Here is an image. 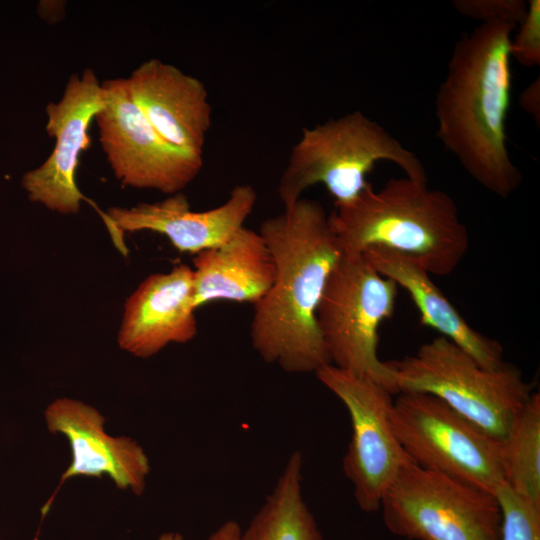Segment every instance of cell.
I'll use <instances>...</instances> for the list:
<instances>
[{
    "instance_id": "6da1fadb",
    "label": "cell",
    "mask_w": 540,
    "mask_h": 540,
    "mask_svg": "<svg viewBox=\"0 0 540 540\" xmlns=\"http://www.w3.org/2000/svg\"><path fill=\"white\" fill-rule=\"evenodd\" d=\"M258 232L273 256L276 275L253 304L252 346L265 362L288 373H316L331 364L316 310L343 254L329 215L320 202L300 198L262 221Z\"/></svg>"
},
{
    "instance_id": "7a4b0ae2",
    "label": "cell",
    "mask_w": 540,
    "mask_h": 540,
    "mask_svg": "<svg viewBox=\"0 0 540 540\" xmlns=\"http://www.w3.org/2000/svg\"><path fill=\"white\" fill-rule=\"evenodd\" d=\"M517 25L481 23L455 43L435 100L437 137L482 187L509 197L522 173L507 149L510 40Z\"/></svg>"
},
{
    "instance_id": "3957f363",
    "label": "cell",
    "mask_w": 540,
    "mask_h": 540,
    "mask_svg": "<svg viewBox=\"0 0 540 540\" xmlns=\"http://www.w3.org/2000/svg\"><path fill=\"white\" fill-rule=\"evenodd\" d=\"M335 207L329 218L343 253L381 247L410 258L429 274L445 276L469 248L456 203L427 182L392 178L377 191L368 182L355 199Z\"/></svg>"
},
{
    "instance_id": "277c9868",
    "label": "cell",
    "mask_w": 540,
    "mask_h": 540,
    "mask_svg": "<svg viewBox=\"0 0 540 540\" xmlns=\"http://www.w3.org/2000/svg\"><path fill=\"white\" fill-rule=\"evenodd\" d=\"M379 161L399 166L406 177L427 182L420 159L361 111H353L312 128H304L293 146L277 193L284 208L321 183L335 206L355 199L367 185L366 175Z\"/></svg>"
},
{
    "instance_id": "5b68a950",
    "label": "cell",
    "mask_w": 540,
    "mask_h": 540,
    "mask_svg": "<svg viewBox=\"0 0 540 540\" xmlns=\"http://www.w3.org/2000/svg\"><path fill=\"white\" fill-rule=\"evenodd\" d=\"M393 365L398 393L433 395L501 442L534 392L518 367H483L440 335Z\"/></svg>"
},
{
    "instance_id": "8992f818",
    "label": "cell",
    "mask_w": 540,
    "mask_h": 540,
    "mask_svg": "<svg viewBox=\"0 0 540 540\" xmlns=\"http://www.w3.org/2000/svg\"><path fill=\"white\" fill-rule=\"evenodd\" d=\"M397 284L360 253H343L329 275L316 321L331 364L398 393L393 361L378 355L379 327L395 308Z\"/></svg>"
},
{
    "instance_id": "52a82bcc",
    "label": "cell",
    "mask_w": 540,
    "mask_h": 540,
    "mask_svg": "<svg viewBox=\"0 0 540 540\" xmlns=\"http://www.w3.org/2000/svg\"><path fill=\"white\" fill-rule=\"evenodd\" d=\"M392 534L409 540H498L501 511L496 495L411 460L381 500Z\"/></svg>"
},
{
    "instance_id": "ba28073f",
    "label": "cell",
    "mask_w": 540,
    "mask_h": 540,
    "mask_svg": "<svg viewBox=\"0 0 540 540\" xmlns=\"http://www.w3.org/2000/svg\"><path fill=\"white\" fill-rule=\"evenodd\" d=\"M398 394L391 425L410 460L495 494L504 483L502 442L433 395Z\"/></svg>"
},
{
    "instance_id": "9c48e42d",
    "label": "cell",
    "mask_w": 540,
    "mask_h": 540,
    "mask_svg": "<svg viewBox=\"0 0 540 540\" xmlns=\"http://www.w3.org/2000/svg\"><path fill=\"white\" fill-rule=\"evenodd\" d=\"M315 375L349 413L352 436L342 467L353 485L356 503L364 512L379 511L386 490L410 461L391 425L393 394L371 379L332 364Z\"/></svg>"
},
{
    "instance_id": "30bf717a",
    "label": "cell",
    "mask_w": 540,
    "mask_h": 540,
    "mask_svg": "<svg viewBox=\"0 0 540 540\" xmlns=\"http://www.w3.org/2000/svg\"><path fill=\"white\" fill-rule=\"evenodd\" d=\"M102 88L105 100L94 121L116 179L132 188L181 192L199 174L203 157L183 153L160 137L134 102L126 78L104 80Z\"/></svg>"
},
{
    "instance_id": "8fae6325",
    "label": "cell",
    "mask_w": 540,
    "mask_h": 540,
    "mask_svg": "<svg viewBox=\"0 0 540 540\" xmlns=\"http://www.w3.org/2000/svg\"><path fill=\"white\" fill-rule=\"evenodd\" d=\"M104 91L92 68L72 74L57 102L47 104L46 131L55 145L48 158L26 172L22 186L32 202L60 214H77L87 199L76 183L80 154L90 146V123L104 104Z\"/></svg>"
},
{
    "instance_id": "7c38bea8",
    "label": "cell",
    "mask_w": 540,
    "mask_h": 540,
    "mask_svg": "<svg viewBox=\"0 0 540 540\" xmlns=\"http://www.w3.org/2000/svg\"><path fill=\"white\" fill-rule=\"evenodd\" d=\"M257 201L253 186H235L221 205L193 211L182 193L131 208L111 207L100 214L111 238L124 232L148 230L168 238L180 253L198 254L226 242L252 213Z\"/></svg>"
},
{
    "instance_id": "4fadbf2b",
    "label": "cell",
    "mask_w": 540,
    "mask_h": 540,
    "mask_svg": "<svg viewBox=\"0 0 540 540\" xmlns=\"http://www.w3.org/2000/svg\"><path fill=\"white\" fill-rule=\"evenodd\" d=\"M131 96L160 137L203 157L212 108L205 84L175 65L151 58L126 78Z\"/></svg>"
},
{
    "instance_id": "5bb4252c",
    "label": "cell",
    "mask_w": 540,
    "mask_h": 540,
    "mask_svg": "<svg viewBox=\"0 0 540 540\" xmlns=\"http://www.w3.org/2000/svg\"><path fill=\"white\" fill-rule=\"evenodd\" d=\"M49 432L61 433L72 450L62 479L108 475L115 485L141 495L150 472L149 459L132 438L113 437L104 430L105 418L93 406L72 398H58L44 411Z\"/></svg>"
},
{
    "instance_id": "9a60e30c",
    "label": "cell",
    "mask_w": 540,
    "mask_h": 540,
    "mask_svg": "<svg viewBox=\"0 0 540 540\" xmlns=\"http://www.w3.org/2000/svg\"><path fill=\"white\" fill-rule=\"evenodd\" d=\"M194 273L186 264L148 276L126 299L117 336L121 349L149 358L170 343H186L197 334Z\"/></svg>"
},
{
    "instance_id": "2e32d148",
    "label": "cell",
    "mask_w": 540,
    "mask_h": 540,
    "mask_svg": "<svg viewBox=\"0 0 540 540\" xmlns=\"http://www.w3.org/2000/svg\"><path fill=\"white\" fill-rule=\"evenodd\" d=\"M194 306L216 301L255 304L271 288L276 268L266 241L243 226L223 244L193 258Z\"/></svg>"
},
{
    "instance_id": "e0dca14e",
    "label": "cell",
    "mask_w": 540,
    "mask_h": 540,
    "mask_svg": "<svg viewBox=\"0 0 540 540\" xmlns=\"http://www.w3.org/2000/svg\"><path fill=\"white\" fill-rule=\"evenodd\" d=\"M362 254L378 273L409 294L423 326L439 332L483 367L497 368L505 362L501 344L474 330L417 263L381 247H371Z\"/></svg>"
},
{
    "instance_id": "ac0fdd59",
    "label": "cell",
    "mask_w": 540,
    "mask_h": 540,
    "mask_svg": "<svg viewBox=\"0 0 540 540\" xmlns=\"http://www.w3.org/2000/svg\"><path fill=\"white\" fill-rule=\"evenodd\" d=\"M303 457L294 451L240 540H324L302 493Z\"/></svg>"
},
{
    "instance_id": "d6986e66",
    "label": "cell",
    "mask_w": 540,
    "mask_h": 540,
    "mask_svg": "<svg viewBox=\"0 0 540 540\" xmlns=\"http://www.w3.org/2000/svg\"><path fill=\"white\" fill-rule=\"evenodd\" d=\"M504 483L540 505V394L534 391L502 441Z\"/></svg>"
},
{
    "instance_id": "ffe728a7",
    "label": "cell",
    "mask_w": 540,
    "mask_h": 540,
    "mask_svg": "<svg viewBox=\"0 0 540 540\" xmlns=\"http://www.w3.org/2000/svg\"><path fill=\"white\" fill-rule=\"evenodd\" d=\"M501 511L498 540H540V505L503 483L495 492Z\"/></svg>"
},
{
    "instance_id": "44dd1931",
    "label": "cell",
    "mask_w": 540,
    "mask_h": 540,
    "mask_svg": "<svg viewBox=\"0 0 540 540\" xmlns=\"http://www.w3.org/2000/svg\"><path fill=\"white\" fill-rule=\"evenodd\" d=\"M453 5L460 14L482 23L509 22L518 26L527 13L523 0H455Z\"/></svg>"
},
{
    "instance_id": "7402d4cb",
    "label": "cell",
    "mask_w": 540,
    "mask_h": 540,
    "mask_svg": "<svg viewBox=\"0 0 540 540\" xmlns=\"http://www.w3.org/2000/svg\"><path fill=\"white\" fill-rule=\"evenodd\" d=\"M510 40V55L527 67L540 64V1L529 0L524 20Z\"/></svg>"
},
{
    "instance_id": "603a6c76",
    "label": "cell",
    "mask_w": 540,
    "mask_h": 540,
    "mask_svg": "<svg viewBox=\"0 0 540 540\" xmlns=\"http://www.w3.org/2000/svg\"><path fill=\"white\" fill-rule=\"evenodd\" d=\"M539 78L534 81L526 90H524L520 97V104L524 110L531 114L537 123L539 124L540 115V101H539Z\"/></svg>"
},
{
    "instance_id": "cb8c5ba5",
    "label": "cell",
    "mask_w": 540,
    "mask_h": 540,
    "mask_svg": "<svg viewBox=\"0 0 540 540\" xmlns=\"http://www.w3.org/2000/svg\"><path fill=\"white\" fill-rule=\"evenodd\" d=\"M64 3L63 1H41L38 5V13L50 23L60 21L64 14Z\"/></svg>"
},
{
    "instance_id": "d4e9b609",
    "label": "cell",
    "mask_w": 540,
    "mask_h": 540,
    "mask_svg": "<svg viewBox=\"0 0 540 540\" xmlns=\"http://www.w3.org/2000/svg\"><path fill=\"white\" fill-rule=\"evenodd\" d=\"M242 529L235 520L220 525L207 540H240Z\"/></svg>"
},
{
    "instance_id": "484cf974",
    "label": "cell",
    "mask_w": 540,
    "mask_h": 540,
    "mask_svg": "<svg viewBox=\"0 0 540 540\" xmlns=\"http://www.w3.org/2000/svg\"><path fill=\"white\" fill-rule=\"evenodd\" d=\"M157 540H183V537L179 533L168 532L162 534Z\"/></svg>"
}]
</instances>
